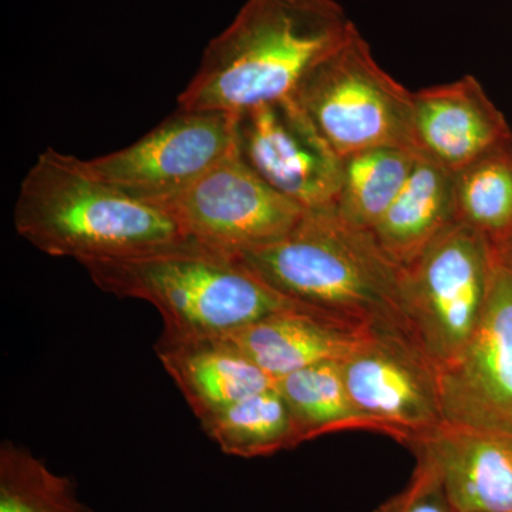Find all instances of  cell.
I'll use <instances>...</instances> for the list:
<instances>
[{
    "mask_svg": "<svg viewBox=\"0 0 512 512\" xmlns=\"http://www.w3.org/2000/svg\"><path fill=\"white\" fill-rule=\"evenodd\" d=\"M303 443L345 430H372L356 409L339 360L318 363L276 380Z\"/></svg>",
    "mask_w": 512,
    "mask_h": 512,
    "instance_id": "d6986e66",
    "label": "cell"
},
{
    "mask_svg": "<svg viewBox=\"0 0 512 512\" xmlns=\"http://www.w3.org/2000/svg\"><path fill=\"white\" fill-rule=\"evenodd\" d=\"M456 221V174L417 156L409 180L372 232L383 251L406 268Z\"/></svg>",
    "mask_w": 512,
    "mask_h": 512,
    "instance_id": "2e32d148",
    "label": "cell"
},
{
    "mask_svg": "<svg viewBox=\"0 0 512 512\" xmlns=\"http://www.w3.org/2000/svg\"><path fill=\"white\" fill-rule=\"evenodd\" d=\"M447 426L512 433V241L493 244L483 315L466 346L439 369Z\"/></svg>",
    "mask_w": 512,
    "mask_h": 512,
    "instance_id": "9c48e42d",
    "label": "cell"
},
{
    "mask_svg": "<svg viewBox=\"0 0 512 512\" xmlns=\"http://www.w3.org/2000/svg\"><path fill=\"white\" fill-rule=\"evenodd\" d=\"M234 256L302 308L355 328L394 326L409 333L403 266L372 231L349 224L335 210L306 211L284 238Z\"/></svg>",
    "mask_w": 512,
    "mask_h": 512,
    "instance_id": "7a4b0ae2",
    "label": "cell"
},
{
    "mask_svg": "<svg viewBox=\"0 0 512 512\" xmlns=\"http://www.w3.org/2000/svg\"><path fill=\"white\" fill-rule=\"evenodd\" d=\"M340 367L350 399L372 431L412 448L446 424L439 369L406 330H363Z\"/></svg>",
    "mask_w": 512,
    "mask_h": 512,
    "instance_id": "52a82bcc",
    "label": "cell"
},
{
    "mask_svg": "<svg viewBox=\"0 0 512 512\" xmlns=\"http://www.w3.org/2000/svg\"><path fill=\"white\" fill-rule=\"evenodd\" d=\"M235 133L237 114L178 107L136 143L86 164L131 197L163 205L224 160Z\"/></svg>",
    "mask_w": 512,
    "mask_h": 512,
    "instance_id": "30bf717a",
    "label": "cell"
},
{
    "mask_svg": "<svg viewBox=\"0 0 512 512\" xmlns=\"http://www.w3.org/2000/svg\"><path fill=\"white\" fill-rule=\"evenodd\" d=\"M412 451L436 466L457 512H512V433L444 424Z\"/></svg>",
    "mask_w": 512,
    "mask_h": 512,
    "instance_id": "4fadbf2b",
    "label": "cell"
},
{
    "mask_svg": "<svg viewBox=\"0 0 512 512\" xmlns=\"http://www.w3.org/2000/svg\"><path fill=\"white\" fill-rule=\"evenodd\" d=\"M416 460L409 484L373 512H457L436 466L421 454Z\"/></svg>",
    "mask_w": 512,
    "mask_h": 512,
    "instance_id": "7402d4cb",
    "label": "cell"
},
{
    "mask_svg": "<svg viewBox=\"0 0 512 512\" xmlns=\"http://www.w3.org/2000/svg\"><path fill=\"white\" fill-rule=\"evenodd\" d=\"M0 512H96L72 478L57 474L29 448L0 444Z\"/></svg>",
    "mask_w": 512,
    "mask_h": 512,
    "instance_id": "44dd1931",
    "label": "cell"
},
{
    "mask_svg": "<svg viewBox=\"0 0 512 512\" xmlns=\"http://www.w3.org/2000/svg\"><path fill=\"white\" fill-rule=\"evenodd\" d=\"M493 244L456 221L404 268L407 329L437 369L463 350L483 315Z\"/></svg>",
    "mask_w": 512,
    "mask_h": 512,
    "instance_id": "8992f818",
    "label": "cell"
},
{
    "mask_svg": "<svg viewBox=\"0 0 512 512\" xmlns=\"http://www.w3.org/2000/svg\"><path fill=\"white\" fill-rule=\"evenodd\" d=\"M416 161V151L402 146L370 148L342 158L336 214L372 231L409 180Z\"/></svg>",
    "mask_w": 512,
    "mask_h": 512,
    "instance_id": "ac0fdd59",
    "label": "cell"
},
{
    "mask_svg": "<svg viewBox=\"0 0 512 512\" xmlns=\"http://www.w3.org/2000/svg\"><path fill=\"white\" fill-rule=\"evenodd\" d=\"M204 433L228 456H272L302 444V437L276 386L229 404L200 420Z\"/></svg>",
    "mask_w": 512,
    "mask_h": 512,
    "instance_id": "e0dca14e",
    "label": "cell"
},
{
    "mask_svg": "<svg viewBox=\"0 0 512 512\" xmlns=\"http://www.w3.org/2000/svg\"><path fill=\"white\" fill-rule=\"evenodd\" d=\"M356 29L336 0H247L205 47L178 107L241 114L289 99Z\"/></svg>",
    "mask_w": 512,
    "mask_h": 512,
    "instance_id": "6da1fadb",
    "label": "cell"
},
{
    "mask_svg": "<svg viewBox=\"0 0 512 512\" xmlns=\"http://www.w3.org/2000/svg\"><path fill=\"white\" fill-rule=\"evenodd\" d=\"M83 266L101 291L151 303L163 318L164 335L177 338L225 336L274 313L302 308L234 255L190 239Z\"/></svg>",
    "mask_w": 512,
    "mask_h": 512,
    "instance_id": "277c9868",
    "label": "cell"
},
{
    "mask_svg": "<svg viewBox=\"0 0 512 512\" xmlns=\"http://www.w3.org/2000/svg\"><path fill=\"white\" fill-rule=\"evenodd\" d=\"M239 156L275 191L306 211L335 210L342 158L293 97L237 114Z\"/></svg>",
    "mask_w": 512,
    "mask_h": 512,
    "instance_id": "8fae6325",
    "label": "cell"
},
{
    "mask_svg": "<svg viewBox=\"0 0 512 512\" xmlns=\"http://www.w3.org/2000/svg\"><path fill=\"white\" fill-rule=\"evenodd\" d=\"M160 207L173 217L185 239L229 255L284 238L306 214L266 184L242 160L237 146Z\"/></svg>",
    "mask_w": 512,
    "mask_h": 512,
    "instance_id": "ba28073f",
    "label": "cell"
},
{
    "mask_svg": "<svg viewBox=\"0 0 512 512\" xmlns=\"http://www.w3.org/2000/svg\"><path fill=\"white\" fill-rule=\"evenodd\" d=\"M293 99L340 158L384 146L413 150V92L376 62L359 29L313 67Z\"/></svg>",
    "mask_w": 512,
    "mask_h": 512,
    "instance_id": "5b68a950",
    "label": "cell"
},
{
    "mask_svg": "<svg viewBox=\"0 0 512 512\" xmlns=\"http://www.w3.org/2000/svg\"><path fill=\"white\" fill-rule=\"evenodd\" d=\"M510 141V124L476 77L413 93V150L451 173Z\"/></svg>",
    "mask_w": 512,
    "mask_h": 512,
    "instance_id": "7c38bea8",
    "label": "cell"
},
{
    "mask_svg": "<svg viewBox=\"0 0 512 512\" xmlns=\"http://www.w3.org/2000/svg\"><path fill=\"white\" fill-rule=\"evenodd\" d=\"M367 329V328H366ZM363 330L328 316L293 308L225 335L274 382L330 360H342Z\"/></svg>",
    "mask_w": 512,
    "mask_h": 512,
    "instance_id": "9a60e30c",
    "label": "cell"
},
{
    "mask_svg": "<svg viewBox=\"0 0 512 512\" xmlns=\"http://www.w3.org/2000/svg\"><path fill=\"white\" fill-rule=\"evenodd\" d=\"M456 210L491 244L512 241V141L456 173Z\"/></svg>",
    "mask_w": 512,
    "mask_h": 512,
    "instance_id": "ffe728a7",
    "label": "cell"
},
{
    "mask_svg": "<svg viewBox=\"0 0 512 512\" xmlns=\"http://www.w3.org/2000/svg\"><path fill=\"white\" fill-rule=\"evenodd\" d=\"M154 349L198 420L275 384L224 336L161 333Z\"/></svg>",
    "mask_w": 512,
    "mask_h": 512,
    "instance_id": "5bb4252c",
    "label": "cell"
},
{
    "mask_svg": "<svg viewBox=\"0 0 512 512\" xmlns=\"http://www.w3.org/2000/svg\"><path fill=\"white\" fill-rule=\"evenodd\" d=\"M16 232L79 264L148 254L185 241L167 210L101 180L86 160L46 148L20 184Z\"/></svg>",
    "mask_w": 512,
    "mask_h": 512,
    "instance_id": "3957f363",
    "label": "cell"
}]
</instances>
